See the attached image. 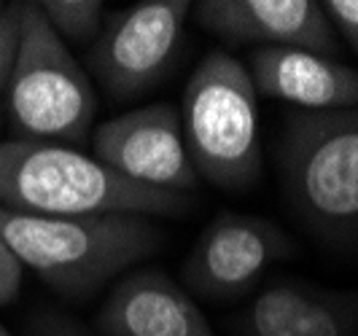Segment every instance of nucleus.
<instances>
[{
	"instance_id": "nucleus-13",
	"label": "nucleus",
	"mask_w": 358,
	"mask_h": 336,
	"mask_svg": "<svg viewBox=\"0 0 358 336\" xmlns=\"http://www.w3.org/2000/svg\"><path fill=\"white\" fill-rule=\"evenodd\" d=\"M52 30L65 43H94L106 24L103 0H41L38 3Z\"/></svg>"
},
{
	"instance_id": "nucleus-16",
	"label": "nucleus",
	"mask_w": 358,
	"mask_h": 336,
	"mask_svg": "<svg viewBox=\"0 0 358 336\" xmlns=\"http://www.w3.org/2000/svg\"><path fill=\"white\" fill-rule=\"evenodd\" d=\"M323 11L334 24L337 36H342L350 49L358 54V0H326Z\"/></svg>"
},
{
	"instance_id": "nucleus-11",
	"label": "nucleus",
	"mask_w": 358,
	"mask_h": 336,
	"mask_svg": "<svg viewBox=\"0 0 358 336\" xmlns=\"http://www.w3.org/2000/svg\"><path fill=\"white\" fill-rule=\"evenodd\" d=\"M100 336H215L194 299L159 269H138L108 291L94 315Z\"/></svg>"
},
{
	"instance_id": "nucleus-6",
	"label": "nucleus",
	"mask_w": 358,
	"mask_h": 336,
	"mask_svg": "<svg viewBox=\"0 0 358 336\" xmlns=\"http://www.w3.org/2000/svg\"><path fill=\"white\" fill-rule=\"evenodd\" d=\"M189 0H141L110 14L87 62L113 103H129L170 75L186 41Z\"/></svg>"
},
{
	"instance_id": "nucleus-7",
	"label": "nucleus",
	"mask_w": 358,
	"mask_h": 336,
	"mask_svg": "<svg viewBox=\"0 0 358 336\" xmlns=\"http://www.w3.org/2000/svg\"><path fill=\"white\" fill-rule=\"evenodd\" d=\"M296 256V245L275 221L221 210L199 231L180 266L183 291L210 301L253 296L269 266Z\"/></svg>"
},
{
	"instance_id": "nucleus-12",
	"label": "nucleus",
	"mask_w": 358,
	"mask_h": 336,
	"mask_svg": "<svg viewBox=\"0 0 358 336\" xmlns=\"http://www.w3.org/2000/svg\"><path fill=\"white\" fill-rule=\"evenodd\" d=\"M245 71L256 94L291 103L296 110L358 108V71L323 54L256 46Z\"/></svg>"
},
{
	"instance_id": "nucleus-15",
	"label": "nucleus",
	"mask_w": 358,
	"mask_h": 336,
	"mask_svg": "<svg viewBox=\"0 0 358 336\" xmlns=\"http://www.w3.org/2000/svg\"><path fill=\"white\" fill-rule=\"evenodd\" d=\"M24 336H100L90 331L87 326H81L78 320H73L65 312L57 309H38L33 318L27 320V334Z\"/></svg>"
},
{
	"instance_id": "nucleus-9",
	"label": "nucleus",
	"mask_w": 358,
	"mask_h": 336,
	"mask_svg": "<svg viewBox=\"0 0 358 336\" xmlns=\"http://www.w3.org/2000/svg\"><path fill=\"white\" fill-rule=\"evenodd\" d=\"M197 24L229 46L305 49L342 62V41L315 0H202Z\"/></svg>"
},
{
	"instance_id": "nucleus-8",
	"label": "nucleus",
	"mask_w": 358,
	"mask_h": 336,
	"mask_svg": "<svg viewBox=\"0 0 358 336\" xmlns=\"http://www.w3.org/2000/svg\"><path fill=\"white\" fill-rule=\"evenodd\" d=\"M92 148L94 159L132 183L178 194L197 191L199 177L183 145L180 113L170 103L135 108L103 122L92 135Z\"/></svg>"
},
{
	"instance_id": "nucleus-14",
	"label": "nucleus",
	"mask_w": 358,
	"mask_h": 336,
	"mask_svg": "<svg viewBox=\"0 0 358 336\" xmlns=\"http://www.w3.org/2000/svg\"><path fill=\"white\" fill-rule=\"evenodd\" d=\"M22 6L24 3H6L0 11V105L6 103L11 71L17 62L19 36H22Z\"/></svg>"
},
{
	"instance_id": "nucleus-10",
	"label": "nucleus",
	"mask_w": 358,
	"mask_h": 336,
	"mask_svg": "<svg viewBox=\"0 0 358 336\" xmlns=\"http://www.w3.org/2000/svg\"><path fill=\"white\" fill-rule=\"evenodd\" d=\"M227 328L232 336H358V288L275 277Z\"/></svg>"
},
{
	"instance_id": "nucleus-4",
	"label": "nucleus",
	"mask_w": 358,
	"mask_h": 336,
	"mask_svg": "<svg viewBox=\"0 0 358 336\" xmlns=\"http://www.w3.org/2000/svg\"><path fill=\"white\" fill-rule=\"evenodd\" d=\"M256 100L245 65L227 49H213L199 59L178 110L183 145L199 180L232 194L259 186L264 154Z\"/></svg>"
},
{
	"instance_id": "nucleus-18",
	"label": "nucleus",
	"mask_w": 358,
	"mask_h": 336,
	"mask_svg": "<svg viewBox=\"0 0 358 336\" xmlns=\"http://www.w3.org/2000/svg\"><path fill=\"white\" fill-rule=\"evenodd\" d=\"M0 336H11V331H8V328H6L3 323H0Z\"/></svg>"
},
{
	"instance_id": "nucleus-5",
	"label": "nucleus",
	"mask_w": 358,
	"mask_h": 336,
	"mask_svg": "<svg viewBox=\"0 0 358 336\" xmlns=\"http://www.w3.org/2000/svg\"><path fill=\"white\" fill-rule=\"evenodd\" d=\"M94 110L97 94L90 75L52 30L41 6L24 3L17 62L6 92L14 140L81 145L90 140Z\"/></svg>"
},
{
	"instance_id": "nucleus-1",
	"label": "nucleus",
	"mask_w": 358,
	"mask_h": 336,
	"mask_svg": "<svg viewBox=\"0 0 358 336\" xmlns=\"http://www.w3.org/2000/svg\"><path fill=\"white\" fill-rule=\"evenodd\" d=\"M275 164L299 226L323 248L358 256V108L288 110Z\"/></svg>"
},
{
	"instance_id": "nucleus-17",
	"label": "nucleus",
	"mask_w": 358,
	"mask_h": 336,
	"mask_svg": "<svg viewBox=\"0 0 358 336\" xmlns=\"http://www.w3.org/2000/svg\"><path fill=\"white\" fill-rule=\"evenodd\" d=\"M22 261L14 256V250L0 240V307L11 304L19 296V285H22Z\"/></svg>"
},
{
	"instance_id": "nucleus-3",
	"label": "nucleus",
	"mask_w": 358,
	"mask_h": 336,
	"mask_svg": "<svg viewBox=\"0 0 358 336\" xmlns=\"http://www.w3.org/2000/svg\"><path fill=\"white\" fill-rule=\"evenodd\" d=\"M0 240L65 299H90L129 266L159 253L167 234L145 215L52 218L0 207Z\"/></svg>"
},
{
	"instance_id": "nucleus-2",
	"label": "nucleus",
	"mask_w": 358,
	"mask_h": 336,
	"mask_svg": "<svg viewBox=\"0 0 358 336\" xmlns=\"http://www.w3.org/2000/svg\"><path fill=\"white\" fill-rule=\"evenodd\" d=\"M0 207L52 218H178L194 210V194L132 183L71 145L0 140Z\"/></svg>"
}]
</instances>
